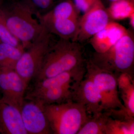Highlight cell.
Returning a JSON list of instances; mask_svg holds the SVG:
<instances>
[{"mask_svg":"<svg viewBox=\"0 0 134 134\" xmlns=\"http://www.w3.org/2000/svg\"><path fill=\"white\" fill-rule=\"evenodd\" d=\"M110 112L103 111L95 117L89 116L77 134H106Z\"/></svg>","mask_w":134,"mask_h":134,"instance_id":"e0dca14e","label":"cell"},{"mask_svg":"<svg viewBox=\"0 0 134 134\" xmlns=\"http://www.w3.org/2000/svg\"><path fill=\"white\" fill-rule=\"evenodd\" d=\"M40 21L50 33L60 38L72 40L78 29L79 19L48 17L44 15L37 16Z\"/></svg>","mask_w":134,"mask_h":134,"instance_id":"9a60e30c","label":"cell"},{"mask_svg":"<svg viewBox=\"0 0 134 134\" xmlns=\"http://www.w3.org/2000/svg\"><path fill=\"white\" fill-rule=\"evenodd\" d=\"M9 30L25 49L40 35L44 26L30 8L23 1L2 9Z\"/></svg>","mask_w":134,"mask_h":134,"instance_id":"3957f363","label":"cell"},{"mask_svg":"<svg viewBox=\"0 0 134 134\" xmlns=\"http://www.w3.org/2000/svg\"><path fill=\"white\" fill-rule=\"evenodd\" d=\"M99 68L119 76L126 73L133 76L134 40L129 31L105 52L94 53L90 59Z\"/></svg>","mask_w":134,"mask_h":134,"instance_id":"7a4b0ae2","label":"cell"},{"mask_svg":"<svg viewBox=\"0 0 134 134\" xmlns=\"http://www.w3.org/2000/svg\"><path fill=\"white\" fill-rule=\"evenodd\" d=\"M27 87L14 69H0L1 99L21 109Z\"/></svg>","mask_w":134,"mask_h":134,"instance_id":"ba28073f","label":"cell"},{"mask_svg":"<svg viewBox=\"0 0 134 134\" xmlns=\"http://www.w3.org/2000/svg\"><path fill=\"white\" fill-rule=\"evenodd\" d=\"M133 76L127 73L120 74L117 77L119 94L127 113L134 117V82Z\"/></svg>","mask_w":134,"mask_h":134,"instance_id":"2e32d148","label":"cell"},{"mask_svg":"<svg viewBox=\"0 0 134 134\" xmlns=\"http://www.w3.org/2000/svg\"><path fill=\"white\" fill-rule=\"evenodd\" d=\"M78 12L74 2L70 0H66L58 3L50 11L42 15L53 18L79 19Z\"/></svg>","mask_w":134,"mask_h":134,"instance_id":"ffe728a7","label":"cell"},{"mask_svg":"<svg viewBox=\"0 0 134 134\" xmlns=\"http://www.w3.org/2000/svg\"><path fill=\"white\" fill-rule=\"evenodd\" d=\"M79 85H66L36 92H29L25 96V99L37 101L43 105L72 101L74 93Z\"/></svg>","mask_w":134,"mask_h":134,"instance_id":"5bb4252c","label":"cell"},{"mask_svg":"<svg viewBox=\"0 0 134 134\" xmlns=\"http://www.w3.org/2000/svg\"><path fill=\"white\" fill-rule=\"evenodd\" d=\"M109 18L107 10L99 0L79 19L77 32L72 41L81 43L90 39L106 26Z\"/></svg>","mask_w":134,"mask_h":134,"instance_id":"52a82bcc","label":"cell"},{"mask_svg":"<svg viewBox=\"0 0 134 134\" xmlns=\"http://www.w3.org/2000/svg\"><path fill=\"white\" fill-rule=\"evenodd\" d=\"M24 50L23 47H15L1 42L0 69H14Z\"/></svg>","mask_w":134,"mask_h":134,"instance_id":"ac0fdd59","label":"cell"},{"mask_svg":"<svg viewBox=\"0 0 134 134\" xmlns=\"http://www.w3.org/2000/svg\"><path fill=\"white\" fill-rule=\"evenodd\" d=\"M80 43L60 38L50 47L35 78L36 82L85 65Z\"/></svg>","mask_w":134,"mask_h":134,"instance_id":"6da1fadb","label":"cell"},{"mask_svg":"<svg viewBox=\"0 0 134 134\" xmlns=\"http://www.w3.org/2000/svg\"><path fill=\"white\" fill-rule=\"evenodd\" d=\"M134 134V118L126 119H114L110 117L107 124L106 134Z\"/></svg>","mask_w":134,"mask_h":134,"instance_id":"44dd1931","label":"cell"},{"mask_svg":"<svg viewBox=\"0 0 134 134\" xmlns=\"http://www.w3.org/2000/svg\"><path fill=\"white\" fill-rule=\"evenodd\" d=\"M72 101L84 107L88 115L95 117L103 111L99 94L93 81L85 75L75 91Z\"/></svg>","mask_w":134,"mask_h":134,"instance_id":"30bf717a","label":"cell"},{"mask_svg":"<svg viewBox=\"0 0 134 134\" xmlns=\"http://www.w3.org/2000/svg\"><path fill=\"white\" fill-rule=\"evenodd\" d=\"M0 133L3 134H27L21 109L0 99Z\"/></svg>","mask_w":134,"mask_h":134,"instance_id":"8fae6325","label":"cell"},{"mask_svg":"<svg viewBox=\"0 0 134 134\" xmlns=\"http://www.w3.org/2000/svg\"><path fill=\"white\" fill-rule=\"evenodd\" d=\"M0 41L14 46L23 47L8 27L2 9H0Z\"/></svg>","mask_w":134,"mask_h":134,"instance_id":"7402d4cb","label":"cell"},{"mask_svg":"<svg viewBox=\"0 0 134 134\" xmlns=\"http://www.w3.org/2000/svg\"><path fill=\"white\" fill-rule=\"evenodd\" d=\"M107 11L109 16L115 20L129 18L134 14V1L120 0L112 2Z\"/></svg>","mask_w":134,"mask_h":134,"instance_id":"d6986e66","label":"cell"},{"mask_svg":"<svg viewBox=\"0 0 134 134\" xmlns=\"http://www.w3.org/2000/svg\"><path fill=\"white\" fill-rule=\"evenodd\" d=\"M86 63L75 68L36 82L30 92H36L68 85L78 86L86 72Z\"/></svg>","mask_w":134,"mask_h":134,"instance_id":"7c38bea8","label":"cell"},{"mask_svg":"<svg viewBox=\"0 0 134 134\" xmlns=\"http://www.w3.org/2000/svg\"><path fill=\"white\" fill-rule=\"evenodd\" d=\"M52 35L44 26L38 37L25 49L15 67L27 88L37 74L46 53L53 43H52Z\"/></svg>","mask_w":134,"mask_h":134,"instance_id":"5b68a950","label":"cell"},{"mask_svg":"<svg viewBox=\"0 0 134 134\" xmlns=\"http://www.w3.org/2000/svg\"><path fill=\"white\" fill-rule=\"evenodd\" d=\"M99 0H74V3L78 12L84 13L91 8Z\"/></svg>","mask_w":134,"mask_h":134,"instance_id":"cb8c5ba5","label":"cell"},{"mask_svg":"<svg viewBox=\"0 0 134 134\" xmlns=\"http://www.w3.org/2000/svg\"><path fill=\"white\" fill-rule=\"evenodd\" d=\"M54 0H23L36 16L42 15L53 8Z\"/></svg>","mask_w":134,"mask_h":134,"instance_id":"603a6c76","label":"cell"},{"mask_svg":"<svg viewBox=\"0 0 134 134\" xmlns=\"http://www.w3.org/2000/svg\"><path fill=\"white\" fill-rule=\"evenodd\" d=\"M108 1H110L111 2H114L117 1H120V0H108ZM132 1H134V0H132Z\"/></svg>","mask_w":134,"mask_h":134,"instance_id":"484cf974","label":"cell"},{"mask_svg":"<svg viewBox=\"0 0 134 134\" xmlns=\"http://www.w3.org/2000/svg\"><path fill=\"white\" fill-rule=\"evenodd\" d=\"M21 112L28 134H52L43 105L34 100L25 99Z\"/></svg>","mask_w":134,"mask_h":134,"instance_id":"9c48e42d","label":"cell"},{"mask_svg":"<svg viewBox=\"0 0 134 134\" xmlns=\"http://www.w3.org/2000/svg\"><path fill=\"white\" fill-rule=\"evenodd\" d=\"M52 134H77L88 117L84 107L73 101L44 105Z\"/></svg>","mask_w":134,"mask_h":134,"instance_id":"277c9868","label":"cell"},{"mask_svg":"<svg viewBox=\"0 0 134 134\" xmlns=\"http://www.w3.org/2000/svg\"><path fill=\"white\" fill-rule=\"evenodd\" d=\"M128 32L121 24L110 21L104 28L90 39V43L96 52L104 53Z\"/></svg>","mask_w":134,"mask_h":134,"instance_id":"4fadbf2b","label":"cell"},{"mask_svg":"<svg viewBox=\"0 0 134 134\" xmlns=\"http://www.w3.org/2000/svg\"><path fill=\"white\" fill-rule=\"evenodd\" d=\"M130 24L132 28H134V14H133L129 18Z\"/></svg>","mask_w":134,"mask_h":134,"instance_id":"d4e9b609","label":"cell"},{"mask_svg":"<svg viewBox=\"0 0 134 134\" xmlns=\"http://www.w3.org/2000/svg\"><path fill=\"white\" fill-rule=\"evenodd\" d=\"M86 68L85 75L91 79L96 86L100 97L103 111L121 109L127 112L119 96L118 76L99 68L90 59L86 61Z\"/></svg>","mask_w":134,"mask_h":134,"instance_id":"8992f818","label":"cell"},{"mask_svg":"<svg viewBox=\"0 0 134 134\" xmlns=\"http://www.w3.org/2000/svg\"><path fill=\"white\" fill-rule=\"evenodd\" d=\"M1 41H0V43H1Z\"/></svg>","mask_w":134,"mask_h":134,"instance_id":"4316f807","label":"cell"}]
</instances>
